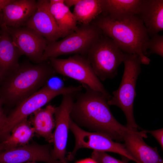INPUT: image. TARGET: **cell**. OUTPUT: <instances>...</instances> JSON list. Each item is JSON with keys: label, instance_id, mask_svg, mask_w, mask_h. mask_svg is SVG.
I'll return each mask as SVG.
<instances>
[{"label": "cell", "instance_id": "cell-28", "mask_svg": "<svg viewBox=\"0 0 163 163\" xmlns=\"http://www.w3.org/2000/svg\"><path fill=\"white\" fill-rule=\"evenodd\" d=\"M79 0H64V3L69 8L75 6Z\"/></svg>", "mask_w": 163, "mask_h": 163}, {"label": "cell", "instance_id": "cell-26", "mask_svg": "<svg viewBox=\"0 0 163 163\" xmlns=\"http://www.w3.org/2000/svg\"><path fill=\"white\" fill-rule=\"evenodd\" d=\"M146 133H150L156 139L160 145L162 150L163 149V128L153 130H149L144 129Z\"/></svg>", "mask_w": 163, "mask_h": 163}, {"label": "cell", "instance_id": "cell-10", "mask_svg": "<svg viewBox=\"0 0 163 163\" xmlns=\"http://www.w3.org/2000/svg\"><path fill=\"white\" fill-rule=\"evenodd\" d=\"M76 93L62 95L60 104L55 108L53 147L51 150V155L54 159L63 163H68L66 157V147L69 129L70 114Z\"/></svg>", "mask_w": 163, "mask_h": 163}, {"label": "cell", "instance_id": "cell-24", "mask_svg": "<svg viewBox=\"0 0 163 163\" xmlns=\"http://www.w3.org/2000/svg\"><path fill=\"white\" fill-rule=\"evenodd\" d=\"M91 158L98 163H127L126 161H121L101 151L93 150Z\"/></svg>", "mask_w": 163, "mask_h": 163}, {"label": "cell", "instance_id": "cell-14", "mask_svg": "<svg viewBox=\"0 0 163 163\" xmlns=\"http://www.w3.org/2000/svg\"><path fill=\"white\" fill-rule=\"evenodd\" d=\"M146 133L144 129L126 133L123 139L126 149L137 163H163L157 148L151 147L144 141L143 138L147 137Z\"/></svg>", "mask_w": 163, "mask_h": 163}, {"label": "cell", "instance_id": "cell-27", "mask_svg": "<svg viewBox=\"0 0 163 163\" xmlns=\"http://www.w3.org/2000/svg\"><path fill=\"white\" fill-rule=\"evenodd\" d=\"M3 104L2 100L0 98V129L5 122L7 117L4 113L2 108Z\"/></svg>", "mask_w": 163, "mask_h": 163}, {"label": "cell", "instance_id": "cell-19", "mask_svg": "<svg viewBox=\"0 0 163 163\" xmlns=\"http://www.w3.org/2000/svg\"><path fill=\"white\" fill-rule=\"evenodd\" d=\"M55 107L49 104L45 108L35 111L29 120L34 128L35 135L43 138L49 143H53V130L55 128L54 115Z\"/></svg>", "mask_w": 163, "mask_h": 163}, {"label": "cell", "instance_id": "cell-33", "mask_svg": "<svg viewBox=\"0 0 163 163\" xmlns=\"http://www.w3.org/2000/svg\"><path fill=\"white\" fill-rule=\"evenodd\" d=\"M3 78L0 75V84H1L3 81Z\"/></svg>", "mask_w": 163, "mask_h": 163}, {"label": "cell", "instance_id": "cell-18", "mask_svg": "<svg viewBox=\"0 0 163 163\" xmlns=\"http://www.w3.org/2000/svg\"><path fill=\"white\" fill-rule=\"evenodd\" d=\"M142 0H102L101 14L120 21L138 15Z\"/></svg>", "mask_w": 163, "mask_h": 163}, {"label": "cell", "instance_id": "cell-13", "mask_svg": "<svg viewBox=\"0 0 163 163\" xmlns=\"http://www.w3.org/2000/svg\"><path fill=\"white\" fill-rule=\"evenodd\" d=\"M49 5L50 0H38L37 9L24 25L45 38L48 44L63 37L50 11Z\"/></svg>", "mask_w": 163, "mask_h": 163}, {"label": "cell", "instance_id": "cell-30", "mask_svg": "<svg viewBox=\"0 0 163 163\" xmlns=\"http://www.w3.org/2000/svg\"><path fill=\"white\" fill-rule=\"evenodd\" d=\"M12 1L13 0H0V12L5 6Z\"/></svg>", "mask_w": 163, "mask_h": 163}, {"label": "cell", "instance_id": "cell-12", "mask_svg": "<svg viewBox=\"0 0 163 163\" xmlns=\"http://www.w3.org/2000/svg\"><path fill=\"white\" fill-rule=\"evenodd\" d=\"M51 144L40 145L35 142L0 151V163H26L31 161L63 163L54 159L51 155Z\"/></svg>", "mask_w": 163, "mask_h": 163}, {"label": "cell", "instance_id": "cell-11", "mask_svg": "<svg viewBox=\"0 0 163 163\" xmlns=\"http://www.w3.org/2000/svg\"><path fill=\"white\" fill-rule=\"evenodd\" d=\"M7 27L13 42L22 55L36 63L42 62L44 52L48 44L45 38L25 26Z\"/></svg>", "mask_w": 163, "mask_h": 163}, {"label": "cell", "instance_id": "cell-35", "mask_svg": "<svg viewBox=\"0 0 163 163\" xmlns=\"http://www.w3.org/2000/svg\"><path fill=\"white\" fill-rule=\"evenodd\" d=\"M1 20H0V26H1Z\"/></svg>", "mask_w": 163, "mask_h": 163}, {"label": "cell", "instance_id": "cell-5", "mask_svg": "<svg viewBox=\"0 0 163 163\" xmlns=\"http://www.w3.org/2000/svg\"><path fill=\"white\" fill-rule=\"evenodd\" d=\"M82 87L69 86L58 90L51 89L46 85L18 104L7 116L5 122L0 129V141L6 139L14 127L19 123L27 119L30 115L41 108L56 97L82 90Z\"/></svg>", "mask_w": 163, "mask_h": 163}, {"label": "cell", "instance_id": "cell-6", "mask_svg": "<svg viewBox=\"0 0 163 163\" xmlns=\"http://www.w3.org/2000/svg\"><path fill=\"white\" fill-rule=\"evenodd\" d=\"M125 53L112 39L102 34L92 45L86 56L97 77L103 81L117 75Z\"/></svg>", "mask_w": 163, "mask_h": 163}, {"label": "cell", "instance_id": "cell-20", "mask_svg": "<svg viewBox=\"0 0 163 163\" xmlns=\"http://www.w3.org/2000/svg\"><path fill=\"white\" fill-rule=\"evenodd\" d=\"M35 135L34 128L30 121L25 119L12 129L10 135L4 141L5 150L27 145Z\"/></svg>", "mask_w": 163, "mask_h": 163}, {"label": "cell", "instance_id": "cell-8", "mask_svg": "<svg viewBox=\"0 0 163 163\" xmlns=\"http://www.w3.org/2000/svg\"><path fill=\"white\" fill-rule=\"evenodd\" d=\"M50 63L56 73L75 79L82 85L103 94L108 101L111 96L94 73L86 56L75 54L66 59L51 58Z\"/></svg>", "mask_w": 163, "mask_h": 163}, {"label": "cell", "instance_id": "cell-17", "mask_svg": "<svg viewBox=\"0 0 163 163\" xmlns=\"http://www.w3.org/2000/svg\"><path fill=\"white\" fill-rule=\"evenodd\" d=\"M151 37L163 30V0H142L138 15Z\"/></svg>", "mask_w": 163, "mask_h": 163}, {"label": "cell", "instance_id": "cell-7", "mask_svg": "<svg viewBox=\"0 0 163 163\" xmlns=\"http://www.w3.org/2000/svg\"><path fill=\"white\" fill-rule=\"evenodd\" d=\"M102 34L101 30L93 23L81 25L61 40L48 44L42 61L71 54L86 56L92 45Z\"/></svg>", "mask_w": 163, "mask_h": 163}, {"label": "cell", "instance_id": "cell-23", "mask_svg": "<svg viewBox=\"0 0 163 163\" xmlns=\"http://www.w3.org/2000/svg\"><path fill=\"white\" fill-rule=\"evenodd\" d=\"M146 56L152 54H157L163 57V36L158 34L149 38L146 43L143 50Z\"/></svg>", "mask_w": 163, "mask_h": 163}, {"label": "cell", "instance_id": "cell-15", "mask_svg": "<svg viewBox=\"0 0 163 163\" xmlns=\"http://www.w3.org/2000/svg\"><path fill=\"white\" fill-rule=\"evenodd\" d=\"M37 7L35 0H13L1 11V24L14 27L24 26Z\"/></svg>", "mask_w": 163, "mask_h": 163}, {"label": "cell", "instance_id": "cell-31", "mask_svg": "<svg viewBox=\"0 0 163 163\" xmlns=\"http://www.w3.org/2000/svg\"><path fill=\"white\" fill-rule=\"evenodd\" d=\"M64 0H50V4H56L59 3H64Z\"/></svg>", "mask_w": 163, "mask_h": 163}, {"label": "cell", "instance_id": "cell-22", "mask_svg": "<svg viewBox=\"0 0 163 163\" xmlns=\"http://www.w3.org/2000/svg\"><path fill=\"white\" fill-rule=\"evenodd\" d=\"M50 11L63 38L77 28V22L70 9L64 3L49 5Z\"/></svg>", "mask_w": 163, "mask_h": 163}, {"label": "cell", "instance_id": "cell-2", "mask_svg": "<svg viewBox=\"0 0 163 163\" xmlns=\"http://www.w3.org/2000/svg\"><path fill=\"white\" fill-rule=\"evenodd\" d=\"M46 61L33 65L26 62L4 78L0 87L4 104H18L43 87L56 73Z\"/></svg>", "mask_w": 163, "mask_h": 163}, {"label": "cell", "instance_id": "cell-25", "mask_svg": "<svg viewBox=\"0 0 163 163\" xmlns=\"http://www.w3.org/2000/svg\"><path fill=\"white\" fill-rule=\"evenodd\" d=\"M55 75L49 78L45 85L54 90H60L64 88L65 86L62 80Z\"/></svg>", "mask_w": 163, "mask_h": 163}, {"label": "cell", "instance_id": "cell-16", "mask_svg": "<svg viewBox=\"0 0 163 163\" xmlns=\"http://www.w3.org/2000/svg\"><path fill=\"white\" fill-rule=\"evenodd\" d=\"M0 34V75L3 79L16 70L22 54L13 42L7 27L1 25Z\"/></svg>", "mask_w": 163, "mask_h": 163}, {"label": "cell", "instance_id": "cell-34", "mask_svg": "<svg viewBox=\"0 0 163 163\" xmlns=\"http://www.w3.org/2000/svg\"><path fill=\"white\" fill-rule=\"evenodd\" d=\"M37 163L36 162V161H31V162H27V163Z\"/></svg>", "mask_w": 163, "mask_h": 163}, {"label": "cell", "instance_id": "cell-9", "mask_svg": "<svg viewBox=\"0 0 163 163\" xmlns=\"http://www.w3.org/2000/svg\"><path fill=\"white\" fill-rule=\"evenodd\" d=\"M69 129L73 134L75 142L72 152L67 157L72 161L77 151L82 148H88L93 150L109 152L118 154L123 160H131L137 162L128 152L124 144L115 142L110 137L104 134L85 131L77 125L71 120L69 124Z\"/></svg>", "mask_w": 163, "mask_h": 163}, {"label": "cell", "instance_id": "cell-3", "mask_svg": "<svg viewBox=\"0 0 163 163\" xmlns=\"http://www.w3.org/2000/svg\"><path fill=\"white\" fill-rule=\"evenodd\" d=\"M92 23L102 34L112 39L124 53L136 55L142 64H149L150 59L143 53L149 36L138 15L117 21L101 14Z\"/></svg>", "mask_w": 163, "mask_h": 163}, {"label": "cell", "instance_id": "cell-32", "mask_svg": "<svg viewBox=\"0 0 163 163\" xmlns=\"http://www.w3.org/2000/svg\"><path fill=\"white\" fill-rule=\"evenodd\" d=\"M5 150V146L2 142H0V151Z\"/></svg>", "mask_w": 163, "mask_h": 163}, {"label": "cell", "instance_id": "cell-21", "mask_svg": "<svg viewBox=\"0 0 163 163\" xmlns=\"http://www.w3.org/2000/svg\"><path fill=\"white\" fill-rule=\"evenodd\" d=\"M102 0H79L72 12L81 25L91 23L102 12Z\"/></svg>", "mask_w": 163, "mask_h": 163}, {"label": "cell", "instance_id": "cell-4", "mask_svg": "<svg viewBox=\"0 0 163 163\" xmlns=\"http://www.w3.org/2000/svg\"><path fill=\"white\" fill-rule=\"evenodd\" d=\"M123 62L124 68L120 84L113 92V96L107 103L109 106H116L121 110L126 118V127L138 131L139 126L134 116L133 104L136 96V82L141 71V59L136 55L125 53Z\"/></svg>", "mask_w": 163, "mask_h": 163}, {"label": "cell", "instance_id": "cell-29", "mask_svg": "<svg viewBox=\"0 0 163 163\" xmlns=\"http://www.w3.org/2000/svg\"><path fill=\"white\" fill-rule=\"evenodd\" d=\"M75 163H98L92 158H88L80 160Z\"/></svg>", "mask_w": 163, "mask_h": 163}, {"label": "cell", "instance_id": "cell-1", "mask_svg": "<svg viewBox=\"0 0 163 163\" xmlns=\"http://www.w3.org/2000/svg\"><path fill=\"white\" fill-rule=\"evenodd\" d=\"M82 86L85 91L75 93L70 114L71 120L80 127L104 134L117 142H123L125 135L134 130L116 120L103 94Z\"/></svg>", "mask_w": 163, "mask_h": 163}]
</instances>
